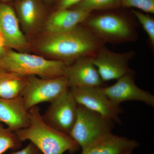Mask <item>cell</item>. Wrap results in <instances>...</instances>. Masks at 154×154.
I'll return each instance as SVG.
<instances>
[{
	"label": "cell",
	"mask_w": 154,
	"mask_h": 154,
	"mask_svg": "<svg viewBox=\"0 0 154 154\" xmlns=\"http://www.w3.org/2000/svg\"><path fill=\"white\" fill-rule=\"evenodd\" d=\"M45 34L37 43L38 52L67 65L80 58L94 55L103 44L85 27L80 25L70 30Z\"/></svg>",
	"instance_id": "cell-1"
},
{
	"label": "cell",
	"mask_w": 154,
	"mask_h": 154,
	"mask_svg": "<svg viewBox=\"0 0 154 154\" xmlns=\"http://www.w3.org/2000/svg\"><path fill=\"white\" fill-rule=\"evenodd\" d=\"M29 124L15 131L21 141H30L42 154L74 153L80 146L69 134L58 131L47 124L38 105L28 110Z\"/></svg>",
	"instance_id": "cell-2"
},
{
	"label": "cell",
	"mask_w": 154,
	"mask_h": 154,
	"mask_svg": "<svg viewBox=\"0 0 154 154\" xmlns=\"http://www.w3.org/2000/svg\"><path fill=\"white\" fill-rule=\"evenodd\" d=\"M67 65L61 61L7 48L0 67L22 75L52 79L65 75Z\"/></svg>",
	"instance_id": "cell-3"
},
{
	"label": "cell",
	"mask_w": 154,
	"mask_h": 154,
	"mask_svg": "<svg viewBox=\"0 0 154 154\" xmlns=\"http://www.w3.org/2000/svg\"><path fill=\"white\" fill-rule=\"evenodd\" d=\"M115 122L78 104L76 118L69 135L82 149L112 132Z\"/></svg>",
	"instance_id": "cell-4"
},
{
	"label": "cell",
	"mask_w": 154,
	"mask_h": 154,
	"mask_svg": "<svg viewBox=\"0 0 154 154\" xmlns=\"http://www.w3.org/2000/svg\"><path fill=\"white\" fill-rule=\"evenodd\" d=\"M85 27L100 41L112 44L131 41L135 33L130 23L114 14H104L89 18L84 22Z\"/></svg>",
	"instance_id": "cell-5"
},
{
	"label": "cell",
	"mask_w": 154,
	"mask_h": 154,
	"mask_svg": "<svg viewBox=\"0 0 154 154\" xmlns=\"http://www.w3.org/2000/svg\"><path fill=\"white\" fill-rule=\"evenodd\" d=\"M27 78L22 97L25 109L28 111L40 103H51L69 88L65 75L52 79H43L36 76Z\"/></svg>",
	"instance_id": "cell-6"
},
{
	"label": "cell",
	"mask_w": 154,
	"mask_h": 154,
	"mask_svg": "<svg viewBox=\"0 0 154 154\" xmlns=\"http://www.w3.org/2000/svg\"><path fill=\"white\" fill-rule=\"evenodd\" d=\"M78 104L70 89L51 102L42 115L44 121L54 129L69 135L76 118Z\"/></svg>",
	"instance_id": "cell-7"
},
{
	"label": "cell",
	"mask_w": 154,
	"mask_h": 154,
	"mask_svg": "<svg viewBox=\"0 0 154 154\" xmlns=\"http://www.w3.org/2000/svg\"><path fill=\"white\" fill-rule=\"evenodd\" d=\"M79 105L99 113L103 117L121 123L119 115L123 112L105 94L102 87L69 88Z\"/></svg>",
	"instance_id": "cell-8"
},
{
	"label": "cell",
	"mask_w": 154,
	"mask_h": 154,
	"mask_svg": "<svg viewBox=\"0 0 154 154\" xmlns=\"http://www.w3.org/2000/svg\"><path fill=\"white\" fill-rule=\"evenodd\" d=\"M134 55L133 51L115 52L102 45L92 56V61L102 81L108 82L117 80L132 71L129 62Z\"/></svg>",
	"instance_id": "cell-9"
},
{
	"label": "cell",
	"mask_w": 154,
	"mask_h": 154,
	"mask_svg": "<svg viewBox=\"0 0 154 154\" xmlns=\"http://www.w3.org/2000/svg\"><path fill=\"white\" fill-rule=\"evenodd\" d=\"M102 90L116 105H120L126 101H136L143 102L152 107L154 106V96L137 85L132 70L117 79L113 85L102 87Z\"/></svg>",
	"instance_id": "cell-10"
},
{
	"label": "cell",
	"mask_w": 154,
	"mask_h": 154,
	"mask_svg": "<svg viewBox=\"0 0 154 154\" xmlns=\"http://www.w3.org/2000/svg\"><path fill=\"white\" fill-rule=\"evenodd\" d=\"M0 36L8 48L24 52L30 48L16 12L7 3L0 2Z\"/></svg>",
	"instance_id": "cell-11"
},
{
	"label": "cell",
	"mask_w": 154,
	"mask_h": 154,
	"mask_svg": "<svg viewBox=\"0 0 154 154\" xmlns=\"http://www.w3.org/2000/svg\"><path fill=\"white\" fill-rule=\"evenodd\" d=\"M65 75L69 88L102 87V81L92 56L80 58L67 65Z\"/></svg>",
	"instance_id": "cell-12"
},
{
	"label": "cell",
	"mask_w": 154,
	"mask_h": 154,
	"mask_svg": "<svg viewBox=\"0 0 154 154\" xmlns=\"http://www.w3.org/2000/svg\"><path fill=\"white\" fill-rule=\"evenodd\" d=\"M139 143L134 140L107 134L95 141L85 149L81 154H123L128 150H133Z\"/></svg>",
	"instance_id": "cell-13"
},
{
	"label": "cell",
	"mask_w": 154,
	"mask_h": 154,
	"mask_svg": "<svg viewBox=\"0 0 154 154\" xmlns=\"http://www.w3.org/2000/svg\"><path fill=\"white\" fill-rule=\"evenodd\" d=\"M0 122L14 131L28 126V111L25 109L22 96L12 99L0 98Z\"/></svg>",
	"instance_id": "cell-14"
},
{
	"label": "cell",
	"mask_w": 154,
	"mask_h": 154,
	"mask_svg": "<svg viewBox=\"0 0 154 154\" xmlns=\"http://www.w3.org/2000/svg\"><path fill=\"white\" fill-rule=\"evenodd\" d=\"M91 12L75 8L57 10L44 23L45 33H54L70 30L84 23Z\"/></svg>",
	"instance_id": "cell-15"
},
{
	"label": "cell",
	"mask_w": 154,
	"mask_h": 154,
	"mask_svg": "<svg viewBox=\"0 0 154 154\" xmlns=\"http://www.w3.org/2000/svg\"><path fill=\"white\" fill-rule=\"evenodd\" d=\"M16 12L20 26L27 34H31L40 27L43 19L42 10L37 0H20Z\"/></svg>",
	"instance_id": "cell-16"
},
{
	"label": "cell",
	"mask_w": 154,
	"mask_h": 154,
	"mask_svg": "<svg viewBox=\"0 0 154 154\" xmlns=\"http://www.w3.org/2000/svg\"><path fill=\"white\" fill-rule=\"evenodd\" d=\"M27 77L0 67V98L12 99L22 96Z\"/></svg>",
	"instance_id": "cell-17"
},
{
	"label": "cell",
	"mask_w": 154,
	"mask_h": 154,
	"mask_svg": "<svg viewBox=\"0 0 154 154\" xmlns=\"http://www.w3.org/2000/svg\"><path fill=\"white\" fill-rule=\"evenodd\" d=\"M22 145L17 133L4 126L0 122V154H3L9 149L17 150Z\"/></svg>",
	"instance_id": "cell-18"
},
{
	"label": "cell",
	"mask_w": 154,
	"mask_h": 154,
	"mask_svg": "<svg viewBox=\"0 0 154 154\" xmlns=\"http://www.w3.org/2000/svg\"><path fill=\"white\" fill-rule=\"evenodd\" d=\"M121 0H83L75 8L91 12L94 10H107L118 7Z\"/></svg>",
	"instance_id": "cell-19"
},
{
	"label": "cell",
	"mask_w": 154,
	"mask_h": 154,
	"mask_svg": "<svg viewBox=\"0 0 154 154\" xmlns=\"http://www.w3.org/2000/svg\"><path fill=\"white\" fill-rule=\"evenodd\" d=\"M133 14L142 26L148 36L150 42L154 45V20L150 16L139 11H133Z\"/></svg>",
	"instance_id": "cell-20"
},
{
	"label": "cell",
	"mask_w": 154,
	"mask_h": 154,
	"mask_svg": "<svg viewBox=\"0 0 154 154\" xmlns=\"http://www.w3.org/2000/svg\"><path fill=\"white\" fill-rule=\"evenodd\" d=\"M121 5L140 9L146 13H154V0H121Z\"/></svg>",
	"instance_id": "cell-21"
},
{
	"label": "cell",
	"mask_w": 154,
	"mask_h": 154,
	"mask_svg": "<svg viewBox=\"0 0 154 154\" xmlns=\"http://www.w3.org/2000/svg\"><path fill=\"white\" fill-rule=\"evenodd\" d=\"M83 0H58L57 10H61L69 9L73 6H76Z\"/></svg>",
	"instance_id": "cell-22"
},
{
	"label": "cell",
	"mask_w": 154,
	"mask_h": 154,
	"mask_svg": "<svg viewBox=\"0 0 154 154\" xmlns=\"http://www.w3.org/2000/svg\"><path fill=\"white\" fill-rule=\"evenodd\" d=\"M39 152L38 149L33 143L30 142L22 149L13 152L9 154H38Z\"/></svg>",
	"instance_id": "cell-23"
},
{
	"label": "cell",
	"mask_w": 154,
	"mask_h": 154,
	"mask_svg": "<svg viewBox=\"0 0 154 154\" xmlns=\"http://www.w3.org/2000/svg\"><path fill=\"white\" fill-rule=\"evenodd\" d=\"M7 48L5 46L3 42V40L0 36V63L2 60L5 51L7 49Z\"/></svg>",
	"instance_id": "cell-24"
},
{
	"label": "cell",
	"mask_w": 154,
	"mask_h": 154,
	"mask_svg": "<svg viewBox=\"0 0 154 154\" xmlns=\"http://www.w3.org/2000/svg\"><path fill=\"white\" fill-rule=\"evenodd\" d=\"M133 150H128L125 152L123 154H132Z\"/></svg>",
	"instance_id": "cell-25"
},
{
	"label": "cell",
	"mask_w": 154,
	"mask_h": 154,
	"mask_svg": "<svg viewBox=\"0 0 154 154\" xmlns=\"http://www.w3.org/2000/svg\"><path fill=\"white\" fill-rule=\"evenodd\" d=\"M10 1L11 0H0V2L7 3V2Z\"/></svg>",
	"instance_id": "cell-26"
},
{
	"label": "cell",
	"mask_w": 154,
	"mask_h": 154,
	"mask_svg": "<svg viewBox=\"0 0 154 154\" xmlns=\"http://www.w3.org/2000/svg\"><path fill=\"white\" fill-rule=\"evenodd\" d=\"M47 2H51V1H52V0H46Z\"/></svg>",
	"instance_id": "cell-27"
},
{
	"label": "cell",
	"mask_w": 154,
	"mask_h": 154,
	"mask_svg": "<svg viewBox=\"0 0 154 154\" xmlns=\"http://www.w3.org/2000/svg\"><path fill=\"white\" fill-rule=\"evenodd\" d=\"M42 154V153L41 152H39V154Z\"/></svg>",
	"instance_id": "cell-28"
}]
</instances>
